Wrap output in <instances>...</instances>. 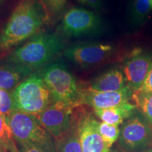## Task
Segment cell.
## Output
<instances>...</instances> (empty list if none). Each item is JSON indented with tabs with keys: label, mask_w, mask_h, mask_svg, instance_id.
Listing matches in <instances>:
<instances>
[{
	"label": "cell",
	"mask_w": 152,
	"mask_h": 152,
	"mask_svg": "<svg viewBox=\"0 0 152 152\" xmlns=\"http://www.w3.org/2000/svg\"><path fill=\"white\" fill-rule=\"evenodd\" d=\"M19 147L31 146L45 152H57L54 138L37 115L14 111L6 118Z\"/></svg>",
	"instance_id": "obj_2"
},
{
	"label": "cell",
	"mask_w": 152,
	"mask_h": 152,
	"mask_svg": "<svg viewBox=\"0 0 152 152\" xmlns=\"http://www.w3.org/2000/svg\"><path fill=\"white\" fill-rule=\"evenodd\" d=\"M31 72L17 65L15 63L7 60V62L0 64V89L10 90L20 84V81Z\"/></svg>",
	"instance_id": "obj_13"
},
{
	"label": "cell",
	"mask_w": 152,
	"mask_h": 152,
	"mask_svg": "<svg viewBox=\"0 0 152 152\" xmlns=\"http://www.w3.org/2000/svg\"><path fill=\"white\" fill-rule=\"evenodd\" d=\"M0 144L10 152H20L6 118L0 115Z\"/></svg>",
	"instance_id": "obj_19"
},
{
	"label": "cell",
	"mask_w": 152,
	"mask_h": 152,
	"mask_svg": "<svg viewBox=\"0 0 152 152\" xmlns=\"http://www.w3.org/2000/svg\"><path fill=\"white\" fill-rule=\"evenodd\" d=\"M151 126L142 115H132L121 128L120 142L128 151H141L152 141Z\"/></svg>",
	"instance_id": "obj_6"
},
{
	"label": "cell",
	"mask_w": 152,
	"mask_h": 152,
	"mask_svg": "<svg viewBox=\"0 0 152 152\" xmlns=\"http://www.w3.org/2000/svg\"><path fill=\"white\" fill-rule=\"evenodd\" d=\"M151 9L149 0H134L130 8V18L133 23H142Z\"/></svg>",
	"instance_id": "obj_18"
},
{
	"label": "cell",
	"mask_w": 152,
	"mask_h": 152,
	"mask_svg": "<svg viewBox=\"0 0 152 152\" xmlns=\"http://www.w3.org/2000/svg\"><path fill=\"white\" fill-rule=\"evenodd\" d=\"M101 26L99 17L92 11L74 7L66 13L61 29L68 37H80L94 33Z\"/></svg>",
	"instance_id": "obj_8"
},
{
	"label": "cell",
	"mask_w": 152,
	"mask_h": 152,
	"mask_svg": "<svg viewBox=\"0 0 152 152\" xmlns=\"http://www.w3.org/2000/svg\"><path fill=\"white\" fill-rule=\"evenodd\" d=\"M7 150L1 144H0V152H7Z\"/></svg>",
	"instance_id": "obj_26"
},
{
	"label": "cell",
	"mask_w": 152,
	"mask_h": 152,
	"mask_svg": "<svg viewBox=\"0 0 152 152\" xmlns=\"http://www.w3.org/2000/svg\"><path fill=\"white\" fill-rule=\"evenodd\" d=\"M49 20L59 16L64 11L68 0H41Z\"/></svg>",
	"instance_id": "obj_21"
},
{
	"label": "cell",
	"mask_w": 152,
	"mask_h": 152,
	"mask_svg": "<svg viewBox=\"0 0 152 152\" xmlns=\"http://www.w3.org/2000/svg\"><path fill=\"white\" fill-rule=\"evenodd\" d=\"M42 78L54 102L76 106L80 105L81 90L75 77L63 64L54 63L44 69Z\"/></svg>",
	"instance_id": "obj_5"
},
{
	"label": "cell",
	"mask_w": 152,
	"mask_h": 152,
	"mask_svg": "<svg viewBox=\"0 0 152 152\" xmlns=\"http://www.w3.org/2000/svg\"><path fill=\"white\" fill-rule=\"evenodd\" d=\"M63 47L61 40L55 34H39L14 51L8 60L32 73L48 63Z\"/></svg>",
	"instance_id": "obj_3"
},
{
	"label": "cell",
	"mask_w": 152,
	"mask_h": 152,
	"mask_svg": "<svg viewBox=\"0 0 152 152\" xmlns=\"http://www.w3.org/2000/svg\"><path fill=\"white\" fill-rule=\"evenodd\" d=\"M148 152H152V150H151V151H148Z\"/></svg>",
	"instance_id": "obj_28"
},
{
	"label": "cell",
	"mask_w": 152,
	"mask_h": 152,
	"mask_svg": "<svg viewBox=\"0 0 152 152\" xmlns=\"http://www.w3.org/2000/svg\"><path fill=\"white\" fill-rule=\"evenodd\" d=\"M152 62V55L135 49L130 53L123 66V74L127 85L133 92L143 84Z\"/></svg>",
	"instance_id": "obj_10"
},
{
	"label": "cell",
	"mask_w": 152,
	"mask_h": 152,
	"mask_svg": "<svg viewBox=\"0 0 152 152\" xmlns=\"http://www.w3.org/2000/svg\"><path fill=\"white\" fill-rule=\"evenodd\" d=\"M48 20L41 0H21L0 34V49H8L34 35Z\"/></svg>",
	"instance_id": "obj_1"
},
{
	"label": "cell",
	"mask_w": 152,
	"mask_h": 152,
	"mask_svg": "<svg viewBox=\"0 0 152 152\" xmlns=\"http://www.w3.org/2000/svg\"><path fill=\"white\" fill-rule=\"evenodd\" d=\"M139 90L142 92L148 93V94H152V62L150 66L149 71L146 76L143 84L139 89Z\"/></svg>",
	"instance_id": "obj_23"
},
{
	"label": "cell",
	"mask_w": 152,
	"mask_h": 152,
	"mask_svg": "<svg viewBox=\"0 0 152 152\" xmlns=\"http://www.w3.org/2000/svg\"><path fill=\"white\" fill-rule=\"evenodd\" d=\"M149 2H150V4H151V7L152 8V0H149Z\"/></svg>",
	"instance_id": "obj_27"
},
{
	"label": "cell",
	"mask_w": 152,
	"mask_h": 152,
	"mask_svg": "<svg viewBox=\"0 0 152 152\" xmlns=\"http://www.w3.org/2000/svg\"><path fill=\"white\" fill-rule=\"evenodd\" d=\"M19 151H20V152H45L37 147H31V146L19 147Z\"/></svg>",
	"instance_id": "obj_25"
},
{
	"label": "cell",
	"mask_w": 152,
	"mask_h": 152,
	"mask_svg": "<svg viewBox=\"0 0 152 152\" xmlns=\"http://www.w3.org/2000/svg\"><path fill=\"white\" fill-rule=\"evenodd\" d=\"M98 131L108 147H111L120 136L121 130L118 126L108 124L104 122L98 123Z\"/></svg>",
	"instance_id": "obj_20"
},
{
	"label": "cell",
	"mask_w": 152,
	"mask_h": 152,
	"mask_svg": "<svg viewBox=\"0 0 152 152\" xmlns=\"http://www.w3.org/2000/svg\"><path fill=\"white\" fill-rule=\"evenodd\" d=\"M132 90L128 85L115 92H99L88 88L81 90L80 104H85L95 109H107L128 103Z\"/></svg>",
	"instance_id": "obj_11"
},
{
	"label": "cell",
	"mask_w": 152,
	"mask_h": 152,
	"mask_svg": "<svg viewBox=\"0 0 152 152\" xmlns=\"http://www.w3.org/2000/svg\"><path fill=\"white\" fill-rule=\"evenodd\" d=\"M15 111L38 115L49 106L51 94L45 81L37 73L31 74L12 92Z\"/></svg>",
	"instance_id": "obj_4"
},
{
	"label": "cell",
	"mask_w": 152,
	"mask_h": 152,
	"mask_svg": "<svg viewBox=\"0 0 152 152\" xmlns=\"http://www.w3.org/2000/svg\"><path fill=\"white\" fill-rule=\"evenodd\" d=\"M125 83L122 72L113 68L93 80L90 88L99 92H115L124 89L127 86Z\"/></svg>",
	"instance_id": "obj_14"
},
{
	"label": "cell",
	"mask_w": 152,
	"mask_h": 152,
	"mask_svg": "<svg viewBox=\"0 0 152 152\" xmlns=\"http://www.w3.org/2000/svg\"><path fill=\"white\" fill-rule=\"evenodd\" d=\"M113 51V47L110 45L82 44L68 48L64 52V56L76 64L85 67L104 61L111 56Z\"/></svg>",
	"instance_id": "obj_9"
},
{
	"label": "cell",
	"mask_w": 152,
	"mask_h": 152,
	"mask_svg": "<svg viewBox=\"0 0 152 152\" xmlns=\"http://www.w3.org/2000/svg\"><path fill=\"white\" fill-rule=\"evenodd\" d=\"M98 121L92 115L82 116L77 124L83 152H110L98 131Z\"/></svg>",
	"instance_id": "obj_12"
},
{
	"label": "cell",
	"mask_w": 152,
	"mask_h": 152,
	"mask_svg": "<svg viewBox=\"0 0 152 152\" xmlns=\"http://www.w3.org/2000/svg\"><path fill=\"white\" fill-rule=\"evenodd\" d=\"M74 107L59 102H54L52 106H48L37 115L45 128L57 140L71 129Z\"/></svg>",
	"instance_id": "obj_7"
},
{
	"label": "cell",
	"mask_w": 152,
	"mask_h": 152,
	"mask_svg": "<svg viewBox=\"0 0 152 152\" xmlns=\"http://www.w3.org/2000/svg\"><path fill=\"white\" fill-rule=\"evenodd\" d=\"M132 99L142 116L152 125V94L144 93L137 90L133 92Z\"/></svg>",
	"instance_id": "obj_17"
},
{
	"label": "cell",
	"mask_w": 152,
	"mask_h": 152,
	"mask_svg": "<svg viewBox=\"0 0 152 152\" xmlns=\"http://www.w3.org/2000/svg\"><path fill=\"white\" fill-rule=\"evenodd\" d=\"M135 109L134 104L128 102L119 106L94 110L95 114L102 120V122L118 126L122 124L125 119L132 116Z\"/></svg>",
	"instance_id": "obj_15"
},
{
	"label": "cell",
	"mask_w": 152,
	"mask_h": 152,
	"mask_svg": "<svg viewBox=\"0 0 152 152\" xmlns=\"http://www.w3.org/2000/svg\"><path fill=\"white\" fill-rule=\"evenodd\" d=\"M14 111L15 107L12 93L0 89V115L7 118Z\"/></svg>",
	"instance_id": "obj_22"
},
{
	"label": "cell",
	"mask_w": 152,
	"mask_h": 152,
	"mask_svg": "<svg viewBox=\"0 0 152 152\" xmlns=\"http://www.w3.org/2000/svg\"><path fill=\"white\" fill-rule=\"evenodd\" d=\"M80 4L92 9H100L103 5V0H76Z\"/></svg>",
	"instance_id": "obj_24"
},
{
	"label": "cell",
	"mask_w": 152,
	"mask_h": 152,
	"mask_svg": "<svg viewBox=\"0 0 152 152\" xmlns=\"http://www.w3.org/2000/svg\"><path fill=\"white\" fill-rule=\"evenodd\" d=\"M57 152H83L77 127L71 129L64 136L57 140Z\"/></svg>",
	"instance_id": "obj_16"
}]
</instances>
